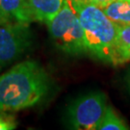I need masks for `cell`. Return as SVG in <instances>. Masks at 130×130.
Returning a JSON list of instances; mask_svg holds the SVG:
<instances>
[{"instance_id":"obj_1","label":"cell","mask_w":130,"mask_h":130,"mask_svg":"<svg viewBox=\"0 0 130 130\" xmlns=\"http://www.w3.org/2000/svg\"><path fill=\"white\" fill-rule=\"evenodd\" d=\"M51 81L38 62L23 61L0 75V111L15 112L41 102Z\"/></svg>"},{"instance_id":"obj_2","label":"cell","mask_w":130,"mask_h":130,"mask_svg":"<svg viewBox=\"0 0 130 130\" xmlns=\"http://www.w3.org/2000/svg\"><path fill=\"white\" fill-rule=\"evenodd\" d=\"M74 4L88 52L98 60L114 65L119 24L109 19L103 9L86 0H74Z\"/></svg>"},{"instance_id":"obj_3","label":"cell","mask_w":130,"mask_h":130,"mask_svg":"<svg viewBox=\"0 0 130 130\" xmlns=\"http://www.w3.org/2000/svg\"><path fill=\"white\" fill-rule=\"evenodd\" d=\"M47 27L60 50L70 55L88 52L74 0H67L60 12L47 23Z\"/></svg>"},{"instance_id":"obj_4","label":"cell","mask_w":130,"mask_h":130,"mask_svg":"<svg viewBox=\"0 0 130 130\" xmlns=\"http://www.w3.org/2000/svg\"><path fill=\"white\" fill-rule=\"evenodd\" d=\"M107 105L105 93L99 91L79 96L68 108L69 124L73 129L98 130Z\"/></svg>"},{"instance_id":"obj_5","label":"cell","mask_w":130,"mask_h":130,"mask_svg":"<svg viewBox=\"0 0 130 130\" xmlns=\"http://www.w3.org/2000/svg\"><path fill=\"white\" fill-rule=\"evenodd\" d=\"M29 24L10 21L0 25V71L18 60L31 45Z\"/></svg>"},{"instance_id":"obj_6","label":"cell","mask_w":130,"mask_h":130,"mask_svg":"<svg viewBox=\"0 0 130 130\" xmlns=\"http://www.w3.org/2000/svg\"><path fill=\"white\" fill-rule=\"evenodd\" d=\"M67 0H28L32 21L48 23L60 12Z\"/></svg>"},{"instance_id":"obj_7","label":"cell","mask_w":130,"mask_h":130,"mask_svg":"<svg viewBox=\"0 0 130 130\" xmlns=\"http://www.w3.org/2000/svg\"><path fill=\"white\" fill-rule=\"evenodd\" d=\"M0 14L10 21L27 24L32 21L28 0H0Z\"/></svg>"},{"instance_id":"obj_8","label":"cell","mask_w":130,"mask_h":130,"mask_svg":"<svg viewBox=\"0 0 130 130\" xmlns=\"http://www.w3.org/2000/svg\"><path fill=\"white\" fill-rule=\"evenodd\" d=\"M128 62H130V24L119 25L113 66H121Z\"/></svg>"},{"instance_id":"obj_9","label":"cell","mask_w":130,"mask_h":130,"mask_svg":"<svg viewBox=\"0 0 130 130\" xmlns=\"http://www.w3.org/2000/svg\"><path fill=\"white\" fill-rule=\"evenodd\" d=\"M103 11L117 24H130V0H114Z\"/></svg>"},{"instance_id":"obj_10","label":"cell","mask_w":130,"mask_h":130,"mask_svg":"<svg viewBox=\"0 0 130 130\" xmlns=\"http://www.w3.org/2000/svg\"><path fill=\"white\" fill-rule=\"evenodd\" d=\"M129 128V126L118 115L114 108L107 105L98 130H127Z\"/></svg>"},{"instance_id":"obj_11","label":"cell","mask_w":130,"mask_h":130,"mask_svg":"<svg viewBox=\"0 0 130 130\" xmlns=\"http://www.w3.org/2000/svg\"><path fill=\"white\" fill-rule=\"evenodd\" d=\"M15 127L17 122L13 117L0 115V130H12Z\"/></svg>"},{"instance_id":"obj_12","label":"cell","mask_w":130,"mask_h":130,"mask_svg":"<svg viewBox=\"0 0 130 130\" xmlns=\"http://www.w3.org/2000/svg\"><path fill=\"white\" fill-rule=\"evenodd\" d=\"M86 1H88L90 3H92V4L103 9V8L106 7L107 5H109L111 2H113L114 0H86Z\"/></svg>"},{"instance_id":"obj_13","label":"cell","mask_w":130,"mask_h":130,"mask_svg":"<svg viewBox=\"0 0 130 130\" xmlns=\"http://www.w3.org/2000/svg\"><path fill=\"white\" fill-rule=\"evenodd\" d=\"M7 22H10V20L8 19H6L4 15H2V14H0V25L1 24H4V23H7Z\"/></svg>"},{"instance_id":"obj_14","label":"cell","mask_w":130,"mask_h":130,"mask_svg":"<svg viewBox=\"0 0 130 130\" xmlns=\"http://www.w3.org/2000/svg\"><path fill=\"white\" fill-rule=\"evenodd\" d=\"M129 82H130V80H129Z\"/></svg>"}]
</instances>
